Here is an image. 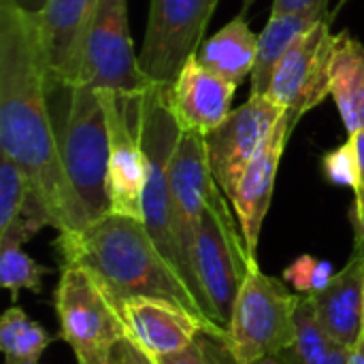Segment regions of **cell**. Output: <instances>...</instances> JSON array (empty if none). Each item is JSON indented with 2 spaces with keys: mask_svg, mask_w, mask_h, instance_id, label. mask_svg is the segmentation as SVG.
I'll return each mask as SVG.
<instances>
[{
  "mask_svg": "<svg viewBox=\"0 0 364 364\" xmlns=\"http://www.w3.org/2000/svg\"><path fill=\"white\" fill-rule=\"evenodd\" d=\"M322 2H328V0H273L271 15L296 13V11L311 9V6H316V4H322Z\"/></svg>",
  "mask_w": 364,
  "mask_h": 364,
  "instance_id": "f1b7e54d",
  "label": "cell"
},
{
  "mask_svg": "<svg viewBox=\"0 0 364 364\" xmlns=\"http://www.w3.org/2000/svg\"><path fill=\"white\" fill-rule=\"evenodd\" d=\"M49 96L34 17L0 0V151L30 179L49 226L77 232L90 218L66 175Z\"/></svg>",
  "mask_w": 364,
  "mask_h": 364,
  "instance_id": "6da1fadb",
  "label": "cell"
},
{
  "mask_svg": "<svg viewBox=\"0 0 364 364\" xmlns=\"http://www.w3.org/2000/svg\"><path fill=\"white\" fill-rule=\"evenodd\" d=\"M235 92L232 81L205 68L192 55L168 85V107L181 130L207 136L232 113Z\"/></svg>",
  "mask_w": 364,
  "mask_h": 364,
  "instance_id": "9a60e30c",
  "label": "cell"
},
{
  "mask_svg": "<svg viewBox=\"0 0 364 364\" xmlns=\"http://www.w3.org/2000/svg\"><path fill=\"white\" fill-rule=\"evenodd\" d=\"M81 81L122 96H141L154 85L134 53L128 0H98L83 47Z\"/></svg>",
  "mask_w": 364,
  "mask_h": 364,
  "instance_id": "ba28073f",
  "label": "cell"
},
{
  "mask_svg": "<svg viewBox=\"0 0 364 364\" xmlns=\"http://www.w3.org/2000/svg\"><path fill=\"white\" fill-rule=\"evenodd\" d=\"M350 364H364V333L360 335L358 343L350 350Z\"/></svg>",
  "mask_w": 364,
  "mask_h": 364,
  "instance_id": "4dcf8cb0",
  "label": "cell"
},
{
  "mask_svg": "<svg viewBox=\"0 0 364 364\" xmlns=\"http://www.w3.org/2000/svg\"><path fill=\"white\" fill-rule=\"evenodd\" d=\"M168 183H171L173 218H175L179 245H181L186 264L198 284V277L194 271V237H196V226L200 222V215L207 207V200L213 188L218 186L213 171H211L205 136L181 130V136L177 141V147L168 164ZM205 307H207V301H205ZM207 314H209V307H207Z\"/></svg>",
  "mask_w": 364,
  "mask_h": 364,
  "instance_id": "4fadbf2b",
  "label": "cell"
},
{
  "mask_svg": "<svg viewBox=\"0 0 364 364\" xmlns=\"http://www.w3.org/2000/svg\"><path fill=\"white\" fill-rule=\"evenodd\" d=\"M322 171L331 183L356 190V186H358V158H356V149H354L350 139H348V143L324 154Z\"/></svg>",
  "mask_w": 364,
  "mask_h": 364,
  "instance_id": "484cf974",
  "label": "cell"
},
{
  "mask_svg": "<svg viewBox=\"0 0 364 364\" xmlns=\"http://www.w3.org/2000/svg\"><path fill=\"white\" fill-rule=\"evenodd\" d=\"M122 311L130 337L151 356L179 352L205 331H226L205 316L160 299H132L122 305Z\"/></svg>",
  "mask_w": 364,
  "mask_h": 364,
  "instance_id": "e0dca14e",
  "label": "cell"
},
{
  "mask_svg": "<svg viewBox=\"0 0 364 364\" xmlns=\"http://www.w3.org/2000/svg\"><path fill=\"white\" fill-rule=\"evenodd\" d=\"M53 307L58 337L70 346L77 364H107L111 348L130 335L122 305L85 267H62Z\"/></svg>",
  "mask_w": 364,
  "mask_h": 364,
  "instance_id": "52a82bcc",
  "label": "cell"
},
{
  "mask_svg": "<svg viewBox=\"0 0 364 364\" xmlns=\"http://www.w3.org/2000/svg\"><path fill=\"white\" fill-rule=\"evenodd\" d=\"M26 364H41V363H26Z\"/></svg>",
  "mask_w": 364,
  "mask_h": 364,
  "instance_id": "836d02e7",
  "label": "cell"
},
{
  "mask_svg": "<svg viewBox=\"0 0 364 364\" xmlns=\"http://www.w3.org/2000/svg\"><path fill=\"white\" fill-rule=\"evenodd\" d=\"M60 337L28 318L19 305H11L0 318V350L4 364L38 363L43 352Z\"/></svg>",
  "mask_w": 364,
  "mask_h": 364,
  "instance_id": "7402d4cb",
  "label": "cell"
},
{
  "mask_svg": "<svg viewBox=\"0 0 364 364\" xmlns=\"http://www.w3.org/2000/svg\"><path fill=\"white\" fill-rule=\"evenodd\" d=\"M335 277V267L328 260H320L311 254H303L294 258L282 273V279L290 284L296 294L311 296L324 290Z\"/></svg>",
  "mask_w": 364,
  "mask_h": 364,
  "instance_id": "d4e9b609",
  "label": "cell"
},
{
  "mask_svg": "<svg viewBox=\"0 0 364 364\" xmlns=\"http://www.w3.org/2000/svg\"><path fill=\"white\" fill-rule=\"evenodd\" d=\"M354 235H356V243L354 245L364 247V228H354Z\"/></svg>",
  "mask_w": 364,
  "mask_h": 364,
  "instance_id": "1f68e13d",
  "label": "cell"
},
{
  "mask_svg": "<svg viewBox=\"0 0 364 364\" xmlns=\"http://www.w3.org/2000/svg\"><path fill=\"white\" fill-rule=\"evenodd\" d=\"M13 4L23 11L26 15H32V17H38L47 4V0H13Z\"/></svg>",
  "mask_w": 364,
  "mask_h": 364,
  "instance_id": "f546056e",
  "label": "cell"
},
{
  "mask_svg": "<svg viewBox=\"0 0 364 364\" xmlns=\"http://www.w3.org/2000/svg\"><path fill=\"white\" fill-rule=\"evenodd\" d=\"M228 203V196L215 186L194 237V271L209 316L222 328H228L243 279L250 267L258 262L250 256L239 220L230 213Z\"/></svg>",
  "mask_w": 364,
  "mask_h": 364,
  "instance_id": "8992f818",
  "label": "cell"
},
{
  "mask_svg": "<svg viewBox=\"0 0 364 364\" xmlns=\"http://www.w3.org/2000/svg\"><path fill=\"white\" fill-rule=\"evenodd\" d=\"M346 2H348V0H339V4H337V9H335V13H337V11H339V9H341V6H343ZM335 13H333V15H335Z\"/></svg>",
  "mask_w": 364,
  "mask_h": 364,
  "instance_id": "d6a6232c",
  "label": "cell"
},
{
  "mask_svg": "<svg viewBox=\"0 0 364 364\" xmlns=\"http://www.w3.org/2000/svg\"><path fill=\"white\" fill-rule=\"evenodd\" d=\"M47 273L49 269L30 258L19 243H0V286L9 290L13 305H17L21 290L41 294Z\"/></svg>",
  "mask_w": 364,
  "mask_h": 364,
  "instance_id": "603a6c76",
  "label": "cell"
},
{
  "mask_svg": "<svg viewBox=\"0 0 364 364\" xmlns=\"http://www.w3.org/2000/svg\"><path fill=\"white\" fill-rule=\"evenodd\" d=\"M307 299L322 328L352 350L364 333V247L354 245L348 264L324 290Z\"/></svg>",
  "mask_w": 364,
  "mask_h": 364,
  "instance_id": "ac0fdd59",
  "label": "cell"
},
{
  "mask_svg": "<svg viewBox=\"0 0 364 364\" xmlns=\"http://www.w3.org/2000/svg\"><path fill=\"white\" fill-rule=\"evenodd\" d=\"M331 96L339 109L348 134L364 128V45L339 32L331 64Z\"/></svg>",
  "mask_w": 364,
  "mask_h": 364,
  "instance_id": "44dd1931",
  "label": "cell"
},
{
  "mask_svg": "<svg viewBox=\"0 0 364 364\" xmlns=\"http://www.w3.org/2000/svg\"><path fill=\"white\" fill-rule=\"evenodd\" d=\"M98 0H47L34 17L49 94L81 81L83 47Z\"/></svg>",
  "mask_w": 364,
  "mask_h": 364,
  "instance_id": "5bb4252c",
  "label": "cell"
},
{
  "mask_svg": "<svg viewBox=\"0 0 364 364\" xmlns=\"http://www.w3.org/2000/svg\"><path fill=\"white\" fill-rule=\"evenodd\" d=\"M100 92V90H98ZM109 126V196L111 213L143 222L147 160L132 117L130 100L115 92H100Z\"/></svg>",
  "mask_w": 364,
  "mask_h": 364,
  "instance_id": "7c38bea8",
  "label": "cell"
},
{
  "mask_svg": "<svg viewBox=\"0 0 364 364\" xmlns=\"http://www.w3.org/2000/svg\"><path fill=\"white\" fill-rule=\"evenodd\" d=\"M294 122L286 113L273 134L267 139L262 149L256 154V158L250 162L245 168L243 177L239 179V186L235 194L230 196V205L235 209V215L239 220L247 252L254 260H258V241H260V230L262 222L269 213L273 190H275V179L279 171V162L286 149V143L294 130Z\"/></svg>",
  "mask_w": 364,
  "mask_h": 364,
  "instance_id": "2e32d148",
  "label": "cell"
},
{
  "mask_svg": "<svg viewBox=\"0 0 364 364\" xmlns=\"http://www.w3.org/2000/svg\"><path fill=\"white\" fill-rule=\"evenodd\" d=\"M350 141H352V145L356 149V158H358V186L354 190L356 198H354L352 222H354V228H364V128L358 132H352Z\"/></svg>",
  "mask_w": 364,
  "mask_h": 364,
  "instance_id": "83f0119b",
  "label": "cell"
},
{
  "mask_svg": "<svg viewBox=\"0 0 364 364\" xmlns=\"http://www.w3.org/2000/svg\"><path fill=\"white\" fill-rule=\"evenodd\" d=\"M220 0H151L139 53L141 70L160 85H171L183 64L198 53L205 30Z\"/></svg>",
  "mask_w": 364,
  "mask_h": 364,
  "instance_id": "9c48e42d",
  "label": "cell"
},
{
  "mask_svg": "<svg viewBox=\"0 0 364 364\" xmlns=\"http://www.w3.org/2000/svg\"><path fill=\"white\" fill-rule=\"evenodd\" d=\"M331 21L333 15L303 32L273 73L267 98L284 107L294 124L331 94V64L337 36L331 32Z\"/></svg>",
  "mask_w": 364,
  "mask_h": 364,
  "instance_id": "30bf717a",
  "label": "cell"
},
{
  "mask_svg": "<svg viewBox=\"0 0 364 364\" xmlns=\"http://www.w3.org/2000/svg\"><path fill=\"white\" fill-rule=\"evenodd\" d=\"M107 364H156V360L128 335L111 348Z\"/></svg>",
  "mask_w": 364,
  "mask_h": 364,
  "instance_id": "4316f807",
  "label": "cell"
},
{
  "mask_svg": "<svg viewBox=\"0 0 364 364\" xmlns=\"http://www.w3.org/2000/svg\"><path fill=\"white\" fill-rule=\"evenodd\" d=\"M134 124L139 130V139L147 160V183L143 194V224L151 235L154 243L166 256V260L181 273L192 294L200 303L207 314L205 299L200 288L186 264L175 218H173V200H171V183H168V164L177 141L181 136V128L168 107V85L154 83L147 92L132 98ZM209 316V314H207ZM211 320V318H209Z\"/></svg>",
  "mask_w": 364,
  "mask_h": 364,
  "instance_id": "3957f363",
  "label": "cell"
},
{
  "mask_svg": "<svg viewBox=\"0 0 364 364\" xmlns=\"http://www.w3.org/2000/svg\"><path fill=\"white\" fill-rule=\"evenodd\" d=\"M53 245L62 267L90 269L119 305L132 299H160L209 318L141 220L107 213L83 230L58 232Z\"/></svg>",
  "mask_w": 364,
  "mask_h": 364,
  "instance_id": "7a4b0ae2",
  "label": "cell"
},
{
  "mask_svg": "<svg viewBox=\"0 0 364 364\" xmlns=\"http://www.w3.org/2000/svg\"><path fill=\"white\" fill-rule=\"evenodd\" d=\"M301 294H292L284 282L250 267L237 294L228 322V350L237 364H273L296 335V307Z\"/></svg>",
  "mask_w": 364,
  "mask_h": 364,
  "instance_id": "277c9868",
  "label": "cell"
},
{
  "mask_svg": "<svg viewBox=\"0 0 364 364\" xmlns=\"http://www.w3.org/2000/svg\"><path fill=\"white\" fill-rule=\"evenodd\" d=\"M226 337V331H205L188 348L154 356V360L156 364H237L228 350Z\"/></svg>",
  "mask_w": 364,
  "mask_h": 364,
  "instance_id": "cb8c5ba5",
  "label": "cell"
},
{
  "mask_svg": "<svg viewBox=\"0 0 364 364\" xmlns=\"http://www.w3.org/2000/svg\"><path fill=\"white\" fill-rule=\"evenodd\" d=\"M333 15V13H331ZM328 17V2L316 4L305 11L271 15L264 30L258 34V55L252 70V94L250 96H267L273 73L292 43L307 30H311L318 21Z\"/></svg>",
  "mask_w": 364,
  "mask_h": 364,
  "instance_id": "d6986e66",
  "label": "cell"
},
{
  "mask_svg": "<svg viewBox=\"0 0 364 364\" xmlns=\"http://www.w3.org/2000/svg\"><path fill=\"white\" fill-rule=\"evenodd\" d=\"M284 115L286 109L267 96H250L245 105L235 109L213 132L205 136L213 177L228 200L235 194L245 168L262 149Z\"/></svg>",
  "mask_w": 364,
  "mask_h": 364,
  "instance_id": "8fae6325",
  "label": "cell"
},
{
  "mask_svg": "<svg viewBox=\"0 0 364 364\" xmlns=\"http://www.w3.org/2000/svg\"><path fill=\"white\" fill-rule=\"evenodd\" d=\"M68 107L60 132L66 175L85 207L90 224L111 213L109 126L100 92L79 81L66 90Z\"/></svg>",
  "mask_w": 364,
  "mask_h": 364,
  "instance_id": "5b68a950",
  "label": "cell"
},
{
  "mask_svg": "<svg viewBox=\"0 0 364 364\" xmlns=\"http://www.w3.org/2000/svg\"><path fill=\"white\" fill-rule=\"evenodd\" d=\"M256 55H258V34H254V30L250 28L245 19V11H241L222 30H218L211 38H207L196 53L198 62L205 68L232 81L237 87L247 77H252Z\"/></svg>",
  "mask_w": 364,
  "mask_h": 364,
  "instance_id": "ffe728a7",
  "label": "cell"
}]
</instances>
